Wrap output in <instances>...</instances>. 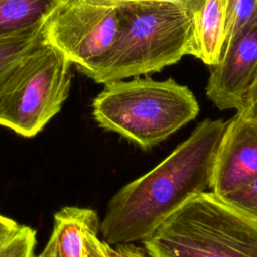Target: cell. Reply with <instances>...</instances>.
I'll use <instances>...</instances> for the list:
<instances>
[{
	"mask_svg": "<svg viewBox=\"0 0 257 257\" xmlns=\"http://www.w3.org/2000/svg\"><path fill=\"white\" fill-rule=\"evenodd\" d=\"M226 123L202 120L154 169L121 187L99 223L102 241L110 246L144 241L188 200L210 189Z\"/></svg>",
	"mask_w": 257,
	"mask_h": 257,
	"instance_id": "cell-1",
	"label": "cell"
},
{
	"mask_svg": "<svg viewBox=\"0 0 257 257\" xmlns=\"http://www.w3.org/2000/svg\"><path fill=\"white\" fill-rule=\"evenodd\" d=\"M117 7L120 27L112 46L79 71L97 83L138 77L173 65L188 55L192 14L169 3L125 2Z\"/></svg>",
	"mask_w": 257,
	"mask_h": 257,
	"instance_id": "cell-2",
	"label": "cell"
},
{
	"mask_svg": "<svg viewBox=\"0 0 257 257\" xmlns=\"http://www.w3.org/2000/svg\"><path fill=\"white\" fill-rule=\"evenodd\" d=\"M199 103L191 89L173 78L134 77L104 83L92 101L97 124L149 150L196 118Z\"/></svg>",
	"mask_w": 257,
	"mask_h": 257,
	"instance_id": "cell-3",
	"label": "cell"
},
{
	"mask_svg": "<svg viewBox=\"0 0 257 257\" xmlns=\"http://www.w3.org/2000/svg\"><path fill=\"white\" fill-rule=\"evenodd\" d=\"M143 243L151 257H257V222L205 191Z\"/></svg>",
	"mask_w": 257,
	"mask_h": 257,
	"instance_id": "cell-4",
	"label": "cell"
},
{
	"mask_svg": "<svg viewBox=\"0 0 257 257\" xmlns=\"http://www.w3.org/2000/svg\"><path fill=\"white\" fill-rule=\"evenodd\" d=\"M71 65L45 39L24 55L0 85V125L25 138L40 133L69 94Z\"/></svg>",
	"mask_w": 257,
	"mask_h": 257,
	"instance_id": "cell-5",
	"label": "cell"
},
{
	"mask_svg": "<svg viewBox=\"0 0 257 257\" xmlns=\"http://www.w3.org/2000/svg\"><path fill=\"white\" fill-rule=\"evenodd\" d=\"M119 27L116 6L89 0H64L46 19L43 29L45 40L80 70L112 46Z\"/></svg>",
	"mask_w": 257,
	"mask_h": 257,
	"instance_id": "cell-6",
	"label": "cell"
},
{
	"mask_svg": "<svg viewBox=\"0 0 257 257\" xmlns=\"http://www.w3.org/2000/svg\"><path fill=\"white\" fill-rule=\"evenodd\" d=\"M209 67L207 97L220 110H240L257 73V25L238 36Z\"/></svg>",
	"mask_w": 257,
	"mask_h": 257,
	"instance_id": "cell-7",
	"label": "cell"
},
{
	"mask_svg": "<svg viewBox=\"0 0 257 257\" xmlns=\"http://www.w3.org/2000/svg\"><path fill=\"white\" fill-rule=\"evenodd\" d=\"M257 178V120L237 112L227 121L210 189L223 196Z\"/></svg>",
	"mask_w": 257,
	"mask_h": 257,
	"instance_id": "cell-8",
	"label": "cell"
},
{
	"mask_svg": "<svg viewBox=\"0 0 257 257\" xmlns=\"http://www.w3.org/2000/svg\"><path fill=\"white\" fill-rule=\"evenodd\" d=\"M93 230L99 231V219L94 210L63 207L54 214L49 240L35 257H83L84 236Z\"/></svg>",
	"mask_w": 257,
	"mask_h": 257,
	"instance_id": "cell-9",
	"label": "cell"
},
{
	"mask_svg": "<svg viewBox=\"0 0 257 257\" xmlns=\"http://www.w3.org/2000/svg\"><path fill=\"white\" fill-rule=\"evenodd\" d=\"M227 0H205L192 14L188 55L212 66L219 62L225 41Z\"/></svg>",
	"mask_w": 257,
	"mask_h": 257,
	"instance_id": "cell-10",
	"label": "cell"
},
{
	"mask_svg": "<svg viewBox=\"0 0 257 257\" xmlns=\"http://www.w3.org/2000/svg\"><path fill=\"white\" fill-rule=\"evenodd\" d=\"M64 0H0V38L43 25Z\"/></svg>",
	"mask_w": 257,
	"mask_h": 257,
	"instance_id": "cell-11",
	"label": "cell"
},
{
	"mask_svg": "<svg viewBox=\"0 0 257 257\" xmlns=\"http://www.w3.org/2000/svg\"><path fill=\"white\" fill-rule=\"evenodd\" d=\"M44 24L0 38V85L14 65L44 37Z\"/></svg>",
	"mask_w": 257,
	"mask_h": 257,
	"instance_id": "cell-12",
	"label": "cell"
},
{
	"mask_svg": "<svg viewBox=\"0 0 257 257\" xmlns=\"http://www.w3.org/2000/svg\"><path fill=\"white\" fill-rule=\"evenodd\" d=\"M255 25H257V0H227L222 53L238 36Z\"/></svg>",
	"mask_w": 257,
	"mask_h": 257,
	"instance_id": "cell-13",
	"label": "cell"
},
{
	"mask_svg": "<svg viewBox=\"0 0 257 257\" xmlns=\"http://www.w3.org/2000/svg\"><path fill=\"white\" fill-rule=\"evenodd\" d=\"M36 231L22 225L18 232L0 245V257H34Z\"/></svg>",
	"mask_w": 257,
	"mask_h": 257,
	"instance_id": "cell-14",
	"label": "cell"
},
{
	"mask_svg": "<svg viewBox=\"0 0 257 257\" xmlns=\"http://www.w3.org/2000/svg\"><path fill=\"white\" fill-rule=\"evenodd\" d=\"M221 197L227 204L257 222V178Z\"/></svg>",
	"mask_w": 257,
	"mask_h": 257,
	"instance_id": "cell-15",
	"label": "cell"
},
{
	"mask_svg": "<svg viewBox=\"0 0 257 257\" xmlns=\"http://www.w3.org/2000/svg\"><path fill=\"white\" fill-rule=\"evenodd\" d=\"M98 230L89 231L84 236L83 257H108L105 242L97 237Z\"/></svg>",
	"mask_w": 257,
	"mask_h": 257,
	"instance_id": "cell-16",
	"label": "cell"
},
{
	"mask_svg": "<svg viewBox=\"0 0 257 257\" xmlns=\"http://www.w3.org/2000/svg\"><path fill=\"white\" fill-rule=\"evenodd\" d=\"M108 257H149L146 249L134 243H121L110 246L105 243Z\"/></svg>",
	"mask_w": 257,
	"mask_h": 257,
	"instance_id": "cell-17",
	"label": "cell"
},
{
	"mask_svg": "<svg viewBox=\"0 0 257 257\" xmlns=\"http://www.w3.org/2000/svg\"><path fill=\"white\" fill-rule=\"evenodd\" d=\"M95 3L103 4V5H118L125 2H138V1H157V2H169L172 4H175L191 14H193L196 10H198L202 4L205 2V0H89Z\"/></svg>",
	"mask_w": 257,
	"mask_h": 257,
	"instance_id": "cell-18",
	"label": "cell"
},
{
	"mask_svg": "<svg viewBox=\"0 0 257 257\" xmlns=\"http://www.w3.org/2000/svg\"><path fill=\"white\" fill-rule=\"evenodd\" d=\"M237 112L257 120V73L247 92L242 108Z\"/></svg>",
	"mask_w": 257,
	"mask_h": 257,
	"instance_id": "cell-19",
	"label": "cell"
},
{
	"mask_svg": "<svg viewBox=\"0 0 257 257\" xmlns=\"http://www.w3.org/2000/svg\"><path fill=\"white\" fill-rule=\"evenodd\" d=\"M20 227L21 225L14 220L0 215V245L4 244L11 237H13L18 232Z\"/></svg>",
	"mask_w": 257,
	"mask_h": 257,
	"instance_id": "cell-20",
	"label": "cell"
},
{
	"mask_svg": "<svg viewBox=\"0 0 257 257\" xmlns=\"http://www.w3.org/2000/svg\"><path fill=\"white\" fill-rule=\"evenodd\" d=\"M34 257H35V256H34Z\"/></svg>",
	"mask_w": 257,
	"mask_h": 257,
	"instance_id": "cell-21",
	"label": "cell"
}]
</instances>
